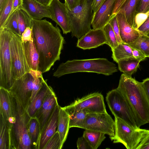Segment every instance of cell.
Masks as SVG:
<instances>
[{
    "label": "cell",
    "instance_id": "cell-1",
    "mask_svg": "<svg viewBox=\"0 0 149 149\" xmlns=\"http://www.w3.org/2000/svg\"><path fill=\"white\" fill-rule=\"evenodd\" d=\"M32 30L39 54L38 70L43 73L60 60L65 40L57 24L54 26L46 19H32Z\"/></svg>",
    "mask_w": 149,
    "mask_h": 149
},
{
    "label": "cell",
    "instance_id": "cell-2",
    "mask_svg": "<svg viewBox=\"0 0 149 149\" xmlns=\"http://www.w3.org/2000/svg\"><path fill=\"white\" fill-rule=\"evenodd\" d=\"M118 89L130 103L137 117L140 127L149 123V100L140 82L132 77L122 74Z\"/></svg>",
    "mask_w": 149,
    "mask_h": 149
},
{
    "label": "cell",
    "instance_id": "cell-3",
    "mask_svg": "<svg viewBox=\"0 0 149 149\" xmlns=\"http://www.w3.org/2000/svg\"><path fill=\"white\" fill-rule=\"evenodd\" d=\"M118 71L116 65L106 58L73 59L61 63L53 76L58 78L79 72H93L109 76Z\"/></svg>",
    "mask_w": 149,
    "mask_h": 149
},
{
    "label": "cell",
    "instance_id": "cell-4",
    "mask_svg": "<svg viewBox=\"0 0 149 149\" xmlns=\"http://www.w3.org/2000/svg\"><path fill=\"white\" fill-rule=\"evenodd\" d=\"M16 101V119L9 137L10 149H33L29 132L31 117L27 110Z\"/></svg>",
    "mask_w": 149,
    "mask_h": 149
},
{
    "label": "cell",
    "instance_id": "cell-5",
    "mask_svg": "<svg viewBox=\"0 0 149 149\" xmlns=\"http://www.w3.org/2000/svg\"><path fill=\"white\" fill-rule=\"evenodd\" d=\"M92 1L81 0L80 5L72 10L67 8L72 37L79 39L91 29Z\"/></svg>",
    "mask_w": 149,
    "mask_h": 149
},
{
    "label": "cell",
    "instance_id": "cell-6",
    "mask_svg": "<svg viewBox=\"0 0 149 149\" xmlns=\"http://www.w3.org/2000/svg\"><path fill=\"white\" fill-rule=\"evenodd\" d=\"M106 100L112 114L135 129L140 128L138 118L133 108L117 88L107 93Z\"/></svg>",
    "mask_w": 149,
    "mask_h": 149
},
{
    "label": "cell",
    "instance_id": "cell-7",
    "mask_svg": "<svg viewBox=\"0 0 149 149\" xmlns=\"http://www.w3.org/2000/svg\"><path fill=\"white\" fill-rule=\"evenodd\" d=\"M11 31L0 28V87L9 90L15 80L10 47Z\"/></svg>",
    "mask_w": 149,
    "mask_h": 149
},
{
    "label": "cell",
    "instance_id": "cell-8",
    "mask_svg": "<svg viewBox=\"0 0 149 149\" xmlns=\"http://www.w3.org/2000/svg\"><path fill=\"white\" fill-rule=\"evenodd\" d=\"M143 129H135L119 118L115 117L114 134L110 138L120 143L127 149H136L143 137Z\"/></svg>",
    "mask_w": 149,
    "mask_h": 149
},
{
    "label": "cell",
    "instance_id": "cell-9",
    "mask_svg": "<svg viewBox=\"0 0 149 149\" xmlns=\"http://www.w3.org/2000/svg\"><path fill=\"white\" fill-rule=\"evenodd\" d=\"M62 108L70 117L84 109L87 110L89 113L107 112L103 96L98 93H94L78 99L69 105Z\"/></svg>",
    "mask_w": 149,
    "mask_h": 149
},
{
    "label": "cell",
    "instance_id": "cell-10",
    "mask_svg": "<svg viewBox=\"0 0 149 149\" xmlns=\"http://www.w3.org/2000/svg\"><path fill=\"white\" fill-rule=\"evenodd\" d=\"M10 47L13 67V76L15 80L30 70L25 56L21 36L11 31Z\"/></svg>",
    "mask_w": 149,
    "mask_h": 149
},
{
    "label": "cell",
    "instance_id": "cell-11",
    "mask_svg": "<svg viewBox=\"0 0 149 149\" xmlns=\"http://www.w3.org/2000/svg\"><path fill=\"white\" fill-rule=\"evenodd\" d=\"M34 78L29 72L16 79L8 91L15 99L27 110L30 102Z\"/></svg>",
    "mask_w": 149,
    "mask_h": 149
},
{
    "label": "cell",
    "instance_id": "cell-12",
    "mask_svg": "<svg viewBox=\"0 0 149 149\" xmlns=\"http://www.w3.org/2000/svg\"><path fill=\"white\" fill-rule=\"evenodd\" d=\"M17 115L16 100L8 90L0 87V118L7 127L9 138L16 121Z\"/></svg>",
    "mask_w": 149,
    "mask_h": 149
},
{
    "label": "cell",
    "instance_id": "cell-13",
    "mask_svg": "<svg viewBox=\"0 0 149 149\" xmlns=\"http://www.w3.org/2000/svg\"><path fill=\"white\" fill-rule=\"evenodd\" d=\"M84 125L83 129L101 132L109 137L114 134V120L107 112L88 113Z\"/></svg>",
    "mask_w": 149,
    "mask_h": 149
},
{
    "label": "cell",
    "instance_id": "cell-14",
    "mask_svg": "<svg viewBox=\"0 0 149 149\" xmlns=\"http://www.w3.org/2000/svg\"><path fill=\"white\" fill-rule=\"evenodd\" d=\"M48 7L51 19L61 28L63 33L71 32V29L67 8L64 3L59 0H53Z\"/></svg>",
    "mask_w": 149,
    "mask_h": 149
},
{
    "label": "cell",
    "instance_id": "cell-15",
    "mask_svg": "<svg viewBox=\"0 0 149 149\" xmlns=\"http://www.w3.org/2000/svg\"><path fill=\"white\" fill-rule=\"evenodd\" d=\"M115 0H104L96 12L93 14L91 24L94 29H103L113 16Z\"/></svg>",
    "mask_w": 149,
    "mask_h": 149
},
{
    "label": "cell",
    "instance_id": "cell-16",
    "mask_svg": "<svg viewBox=\"0 0 149 149\" xmlns=\"http://www.w3.org/2000/svg\"><path fill=\"white\" fill-rule=\"evenodd\" d=\"M58 104L57 98L53 91L46 96L43 104L37 111L34 117L37 119L40 125V135L45 124Z\"/></svg>",
    "mask_w": 149,
    "mask_h": 149
},
{
    "label": "cell",
    "instance_id": "cell-17",
    "mask_svg": "<svg viewBox=\"0 0 149 149\" xmlns=\"http://www.w3.org/2000/svg\"><path fill=\"white\" fill-rule=\"evenodd\" d=\"M106 43L103 29H93L78 39L77 47L86 50L96 48Z\"/></svg>",
    "mask_w": 149,
    "mask_h": 149
},
{
    "label": "cell",
    "instance_id": "cell-18",
    "mask_svg": "<svg viewBox=\"0 0 149 149\" xmlns=\"http://www.w3.org/2000/svg\"><path fill=\"white\" fill-rule=\"evenodd\" d=\"M19 9L24 10L33 19H41L45 17L51 18L48 6L36 0H22V4Z\"/></svg>",
    "mask_w": 149,
    "mask_h": 149
},
{
    "label": "cell",
    "instance_id": "cell-19",
    "mask_svg": "<svg viewBox=\"0 0 149 149\" xmlns=\"http://www.w3.org/2000/svg\"><path fill=\"white\" fill-rule=\"evenodd\" d=\"M60 106L57 105L45 124L40 135L38 149H43L58 130V115Z\"/></svg>",
    "mask_w": 149,
    "mask_h": 149
},
{
    "label": "cell",
    "instance_id": "cell-20",
    "mask_svg": "<svg viewBox=\"0 0 149 149\" xmlns=\"http://www.w3.org/2000/svg\"><path fill=\"white\" fill-rule=\"evenodd\" d=\"M116 15L118 24L120 37L123 42L127 44L132 42L140 36L139 32L129 23L124 14L118 13Z\"/></svg>",
    "mask_w": 149,
    "mask_h": 149
},
{
    "label": "cell",
    "instance_id": "cell-21",
    "mask_svg": "<svg viewBox=\"0 0 149 149\" xmlns=\"http://www.w3.org/2000/svg\"><path fill=\"white\" fill-rule=\"evenodd\" d=\"M47 81L44 79L42 87L30 102L27 111L31 118L34 117L37 111L43 104L46 96L53 91L52 87L48 85Z\"/></svg>",
    "mask_w": 149,
    "mask_h": 149
},
{
    "label": "cell",
    "instance_id": "cell-22",
    "mask_svg": "<svg viewBox=\"0 0 149 149\" xmlns=\"http://www.w3.org/2000/svg\"><path fill=\"white\" fill-rule=\"evenodd\" d=\"M22 42L25 56L29 68L30 69L38 70L39 54L35 42L33 33L30 40L26 42Z\"/></svg>",
    "mask_w": 149,
    "mask_h": 149
},
{
    "label": "cell",
    "instance_id": "cell-23",
    "mask_svg": "<svg viewBox=\"0 0 149 149\" xmlns=\"http://www.w3.org/2000/svg\"><path fill=\"white\" fill-rule=\"evenodd\" d=\"M69 121V116L62 107H60L57 130L59 134L62 147L66 139L70 128Z\"/></svg>",
    "mask_w": 149,
    "mask_h": 149
},
{
    "label": "cell",
    "instance_id": "cell-24",
    "mask_svg": "<svg viewBox=\"0 0 149 149\" xmlns=\"http://www.w3.org/2000/svg\"><path fill=\"white\" fill-rule=\"evenodd\" d=\"M140 0H127L118 13L124 14L127 22L133 26Z\"/></svg>",
    "mask_w": 149,
    "mask_h": 149
},
{
    "label": "cell",
    "instance_id": "cell-25",
    "mask_svg": "<svg viewBox=\"0 0 149 149\" xmlns=\"http://www.w3.org/2000/svg\"><path fill=\"white\" fill-rule=\"evenodd\" d=\"M112 51L111 58L117 63L121 60L134 58L132 53V48L127 44L122 42L119 44Z\"/></svg>",
    "mask_w": 149,
    "mask_h": 149
},
{
    "label": "cell",
    "instance_id": "cell-26",
    "mask_svg": "<svg viewBox=\"0 0 149 149\" xmlns=\"http://www.w3.org/2000/svg\"><path fill=\"white\" fill-rule=\"evenodd\" d=\"M140 62L134 58L121 60L117 63L118 69L125 74L132 77L137 70Z\"/></svg>",
    "mask_w": 149,
    "mask_h": 149
},
{
    "label": "cell",
    "instance_id": "cell-27",
    "mask_svg": "<svg viewBox=\"0 0 149 149\" xmlns=\"http://www.w3.org/2000/svg\"><path fill=\"white\" fill-rule=\"evenodd\" d=\"M105 134L99 132L85 130L83 136L86 139L92 149H97L106 138Z\"/></svg>",
    "mask_w": 149,
    "mask_h": 149
},
{
    "label": "cell",
    "instance_id": "cell-28",
    "mask_svg": "<svg viewBox=\"0 0 149 149\" xmlns=\"http://www.w3.org/2000/svg\"><path fill=\"white\" fill-rule=\"evenodd\" d=\"M29 132L33 149H38L40 135V129L39 123L35 117L31 118Z\"/></svg>",
    "mask_w": 149,
    "mask_h": 149
},
{
    "label": "cell",
    "instance_id": "cell-29",
    "mask_svg": "<svg viewBox=\"0 0 149 149\" xmlns=\"http://www.w3.org/2000/svg\"><path fill=\"white\" fill-rule=\"evenodd\" d=\"M127 44L132 48L140 51L146 58H149V36L141 33L136 39Z\"/></svg>",
    "mask_w": 149,
    "mask_h": 149
},
{
    "label": "cell",
    "instance_id": "cell-30",
    "mask_svg": "<svg viewBox=\"0 0 149 149\" xmlns=\"http://www.w3.org/2000/svg\"><path fill=\"white\" fill-rule=\"evenodd\" d=\"M16 12L20 35L21 36L27 27L32 28V19L22 9H19Z\"/></svg>",
    "mask_w": 149,
    "mask_h": 149
},
{
    "label": "cell",
    "instance_id": "cell-31",
    "mask_svg": "<svg viewBox=\"0 0 149 149\" xmlns=\"http://www.w3.org/2000/svg\"><path fill=\"white\" fill-rule=\"evenodd\" d=\"M88 111L86 109L81 110L73 116L70 117L69 127L84 128V122Z\"/></svg>",
    "mask_w": 149,
    "mask_h": 149
},
{
    "label": "cell",
    "instance_id": "cell-32",
    "mask_svg": "<svg viewBox=\"0 0 149 149\" xmlns=\"http://www.w3.org/2000/svg\"><path fill=\"white\" fill-rule=\"evenodd\" d=\"M107 41L106 44L111 48V50L114 49L118 45L116 35L111 24L108 23L103 28Z\"/></svg>",
    "mask_w": 149,
    "mask_h": 149
},
{
    "label": "cell",
    "instance_id": "cell-33",
    "mask_svg": "<svg viewBox=\"0 0 149 149\" xmlns=\"http://www.w3.org/2000/svg\"><path fill=\"white\" fill-rule=\"evenodd\" d=\"M10 142L8 129L0 118V149H10Z\"/></svg>",
    "mask_w": 149,
    "mask_h": 149
},
{
    "label": "cell",
    "instance_id": "cell-34",
    "mask_svg": "<svg viewBox=\"0 0 149 149\" xmlns=\"http://www.w3.org/2000/svg\"><path fill=\"white\" fill-rule=\"evenodd\" d=\"M13 0H7L2 10L0 11V28L2 27L12 14Z\"/></svg>",
    "mask_w": 149,
    "mask_h": 149
},
{
    "label": "cell",
    "instance_id": "cell-35",
    "mask_svg": "<svg viewBox=\"0 0 149 149\" xmlns=\"http://www.w3.org/2000/svg\"><path fill=\"white\" fill-rule=\"evenodd\" d=\"M0 28L7 29L20 36L17 19L16 11L10 16L3 26Z\"/></svg>",
    "mask_w": 149,
    "mask_h": 149
},
{
    "label": "cell",
    "instance_id": "cell-36",
    "mask_svg": "<svg viewBox=\"0 0 149 149\" xmlns=\"http://www.w3.org/2000/svg\"><path fill=\"white\" fill-rule=\"evenodd\" d=\"M62 148L59 134L57 130L43 149H61Z\"/></svg>",
    "mask_w": 149,
    "mask_h": 149
},
{
    "label": "cell",
    "instance_id": "cell-37",
    "mask_svg": "<svg viewBox=\"0 0 149 149\" xmlns=\"http://www.w3.org/2000/svg\"><path fill=\"white\" fill-rule=\"evenodd\" d=\"M149 17V10L145 12L138 13L135 16L133 26L137 30Z\"/></svg>",
    "mask_w": 149,
    "mask_h": 149
},
{
    "label": "cell",
    "instance_id": "cell-38",
    "mask_svg": "<svg viewBox=\"0 0 149 149\" xmlns=\"http://www.w3.org/2000/svg\"><path fill=\"white\" fill-rule=\"evenodd\" d=\"M109 23L112 26L116 35L118 44L122 43L120 36L118 24L116 15H113Z\"/></svg>",
    "mask_w": 149,
    "mask_h": 149
},
{
    "label": "cell",
    "instance_id": "cell-39",
    "mask_svg": "<svg viewBox=\"0 0 149 149\" xmlns=\"http://www.w3.org/2000/svg\"><path fill=\"white\" fill-rule=\"evenodd\" d=\"M143 137L136 149H149V130L143 129Z\"/></svg>",
    "mask_w": 149,
    "mask_h": 149
},
{
    "label": "cell",
    "instance_id": "cell-40",
    "mask_svg": "<svg viewBox=\"0 0 149 149\" xmlns=\"http://www.w3.org/2000/svg\"><path fill=\"white\" fill-rule=\"evenodd\" d=\"M43 79L44 78L42 74L40 77L34 79L33 83V90L30 102L35 97L42 87Z\"/></svg>",
    "mask_w": 149,
    "mask_h": 149
},
{
    "label": "cell",
    "instance_id": "cell-41",
    "mask_svg": "<svg viewBox=\"0 0 149 149\" xmlns=\"http://www.w3.org/2000/svg\"><path fill=\"white\" fill-rule=\"evenodd\" d=\"M77 144L78 149H92L87 140L83 136L78 138Z\"/></svg>",
    "mask_w": 149,
    "mask_h": 149
},
{
    "label": "cell",
    "instance_id": "cell-42",
    "mask_svg": "<svg viewBox=\"0 0 149 149\" xmlns=\"http://www.w3.org/2000/svg\"><path fill=\"white\" fill-rule=\"evenodd\" d=\"M33 34L32 28L27 27L22 33L21 38L22 41L26 42L30 40Z\"/></svg>",
    "mask_w": 149,
    "mask_h": 149
},
{
    "label": "cell",
    "instance_id": "cell-43",
    "mask_svg": "<svg viewBox=\"0 0 149 149\" xmlns=\"http://www.w3.org/2000/svg\"><path fill=\"white\" fill-rule=\"evenodd\" d=\"M149 10V0H140L137 13L145 12Z\"/></svg>",
    "mask_w": 149,
    "mask_h": 149
},
{
    "label": "cell",
    "instance_id": "cell-44",
    "mask_svg": "<svg viewBox=\"0 0 149 149\" xmlns=\"http://www.w3.org/2000/svg\"><path fill=\"white\" fill-rule=\"evenodd\" d=\"M81 0H65V3L68 8L71 10L80 5Z\"/></svg>",
    "mask_w": 149,
    "mask_h": 149
},
{
    "label": "cell",
    "instance_id": "cell-45",
    "mask_svg": "<svg viewBox=\"0 0 149 149\" xmlns=\"http://www.w3.org/2000/svg\"><path fill=\"white\" fill-rule=\"evenodd\" d=\"M127 0H115L113 15L116 14Z\"/></svg>",
    "mask_w": 149,
    "mask_h": 149
},
{
    "label": "cell",
    "instance_id": "cell-46",
    "mask_svg": "<svg viewBox=\"0 0 149 149\" xmlns=\"http://www.w3.org/2000/svg\"><path fill=\"white\" fill-rule=\"evenodd\" d=\"M132 53L134 57L140 62L145 60L146 57L139 50L132 48Z\"/></svg>",
    "mask_w": 149,
    "mask_h": 149
},
{
    "label": "cell",
    "instance_id": "cell-47",
    "mask_svg": "<svg viewBox=\"0 0 149 149\" xmlns=\"http://www.w3.org/2000/svg\"><path fill=\"white\" fill-rule=\"evenodd\" d=\"M137 30L140 33L144 34L149 31V17Z\"/></svg>",
    "mask_w": 149,
    "mask_h": 149
},
{
    "label": "cell",
    "instance_id": "cell-48",
    "mask_svg": "<svg viewBox=\"0 0 149 149\" xmlns=\"http://www.w3.org/2000/svg\"><path fill=\"white\" fill-rule=\"evenodd\" d=\"M104 1V0H93L92 6L93 14L96 12Z\"/></svg>",
    "mask_w": 149,
    "mask_h": 149
},
{
    "label": "cell",
    "instance_id": "cell-49",
    "mask_svg": "<svg viewBox=\"0 0 149 149\" xmlns=\"http://www.w3.org/2000/svg\"><path fill=\"white\" fill-rule=\"evenodd\" d=\"M141 82L143 87L149 100V78L143 79Z\"/></svg>",
    "mask_w": 149,
    "mask_h": 149
},
{
    "label": "cell",
    "instance_id": "cell-50",
    "mask_svg": "<svg viewBox=\"0 0 149 149\" xmlns=\"http://www.w3.org/2000/svg\"><path fill=\"white\" fill-rule=\"evenodd\" d=\"M22 4V0H13L12 14L19 9Z\"/></svg>",
    "mask_w": 149,
    "mask_h": 149
},
{
    "label": "cell",
    "instance_id": "cell-51",
    "mask_svg": "<svg viewBox=\"0 0 149 149\" xmlns=\"http://www.w3.org/2000/svg\"><path fill=\"white\" fill-rule=\"evenodd\" d=\"M29 72L34 79L40 77L42 74V73L38 70H35L30 69Z\"/></svg>",
    "mask_w": 149,
    "mask_h": 149
},
{
    "label": "cell",
    "instance_id": "cell-52",
    "mask_svg": "<svg viewBox=\"0 0 149 149\" xmlns=\"http://www.w3.org/2000/svg\"><path fill=\"white\" fill-rule=\"evenodd\" d=\"M42 4L48 6L53 0H36Z\"/></svg>",
    "mask_w": 149,
    "mask_h": 149
},
{
    "label": "cell",
    "instance_id": "cell-53",
    "mask_svg": "<svg viewBox=\"0 0 149 149\" xmlns=\"http://www.w3.org/2000/svg\"><path fill=\"white\" fill-rule=\"evenodd\" d=\"M7 0H0V11L3 9Z\"/></svg>",
    "mask_w": 149,
    "mask_h": 149
},
{
    "label": "cell",
    "instance_id": "cell-54",
    "mask_svg": "<svg viewBox=\"0 0 149 149\" xmlns=\"http://www.w3.org/2000/svg\"><path fill=\"white\" fill-rule=\"evenodd\" d=\"M145 35H146L147 36H149V31L147 33H146Z\"/></svg>",
    "mask_w": 149,
    "mask_h": 149
}]
</instances>
